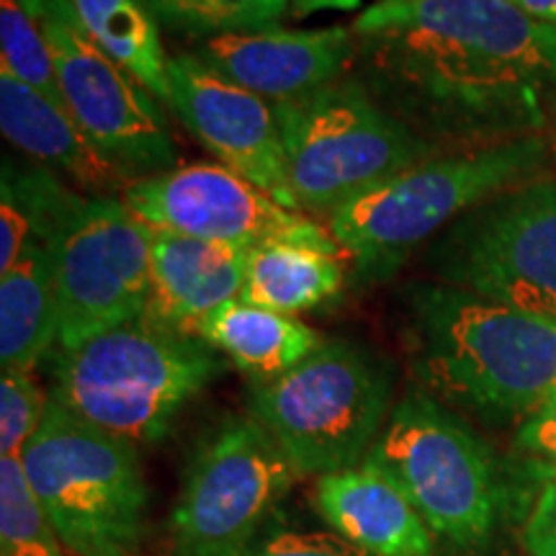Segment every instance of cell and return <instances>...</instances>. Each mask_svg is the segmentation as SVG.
<instances>
[{"instance_id":"3","label":"cell","mask_w":556,"mask_h":556,"mask_svg":"<svg viewBox=\"0 0 556 556\" xmlns=\"http://www.w3.org/2000/svg\"><path fill=\"white\" fill-rule=\"evenodd\" d=\"M52 400L131 446L155 443L222 374L206 340L137 319L54 351Z\"/></svg>"},{"instance_id":"20","label":"cell","mask_w":556,"mask_h":556,"mask_svg":"<svg viewBox=\"0 0 556 556\" xmlns=\"http://www.w3.org/2000/svg\"><path fill=\"white\" fill-rule=\"evenodd\" d=\"M58 345V291L52 250L34 240L16 266L0 274V364L31 371Z\"/></svg>"},{"instance_id":"15","label":"cell","mask_w":556,"mask_h":556,"mask_svg":"<svg viewBox=\"0 0 556 556\" xmlns=\"http://www.w3.org/2000/svg\"><path fill=\"white\" fill-rule=\"evenodd\" d=\"M193 58L235 86L283 103L302 99L328 83L343 78L356 60L351 26L289 31L270 29L227 34L201 41Z\"/></svg>"},{"instance_id":"25","label":"cell","mask_w":556,"mask_h":556,"mask_svg":"<svg viewBox=\"0 0 556 556\" xmlns=\"http://www.w3.org/2000/svg\"><path fill=\"white\" fill-rule=\"evenodd\" d=\"M513 507H531L546 484L556 482V387L552 394L520 420L507 456Z\"/></svg>"},{"instance_id":"23","label":"cell","mask_w":556,"mask_h":556,"mask_svg":"<svg viewBox=\"0 0 556 556\" xmlns=\"http://www.w3.org/2000/svg\"><path fill=\"white\" fill-rule=\"evenodd\" d=\"M173 37L201 41L278 26L291 0H144Z\"/></svg>"},{"instance_id":"11","label":"cell","mask_w":556,"mask_h":556,"mask_svg":"<svg viewBox=\"0 0 556 556\" xmlns=\"http://www.w3.org/2000/svg\"><path fill=\"white\" fill-rule=\"evenodd\" d=\"M296 471L253 417H229L189 464L170 513L178 556H242Z\"/></svg>"},{"instance_id":"26","label":"cell","mask_w":556,"mask_h":556,"mask_svg":"<svg viewBox=\"0 0 556 556\" xmlns=\"http://www.w3.org/2000/svg\"><path fill=\"white\" fill-rule=\"evenodd\" d=\"M0 52H3V67H0L3 73L39 90L45 99L65 106L50 41L18 0H0Z\"/></svg>"},{"instance_id":"4","label":"cell","mask_w":556,"mask_h":556,"mask_svg":"<svg viewBox=\"0 0 556 556\" xmlns=\"http://www.w3.org/2000/svg\"><path fill=\"white\" fill-rule=\"evenodd\" d=\"M546 157L541 137L433 155L338 208L328 229L340 250L356 258L358 274L384 276L451 222L536 178Z\"/></svg>"},{"instance_id":"2","label":"cell","mask_w":556,"mask_h":556,"mask_svg":"<svg viewBox=\"0 0 556 556\" xmlns=\"http://www.w3.org/2000/svg\"><path fill=\"white\" fill-rule=\"evenodd\" d=\"M407 348L422 392L479 420H526L556 387V325L448 283H409Z\"/></svg>"},{"instance_id":"6","label":"cell","mask_w":556,"mask_h":556,"mask_svg":"<svg viewBox=\"0 0 556 556\" xmlns=\"http://www.w3.org/2000/svg\"><path fill=\"white\" fill-rule=\"evenodd\" d=\"M26 479L73 556H139L150 492L137 446L80 420L50 397L21 454Z\"/></svg>"},{"instance_id":"19","label":"cell","mask_w":556,"mask_h":556,"mask_svg":"<svg viewBox=\"0 0 556 556\" xmlns=\"http://www.w3.org/2000/svg\"><path fill=\"white\" fill-rule=\"evenodd\" d=\"M199 338L225 353L255 384L283 377L323 343L317 332L296 317L255 307L242 299L214 312L201 325Z\"/></svg>"},{"instance_id":"5","label":"cell","mask_w":556,"mask_h":556,"mask_svg":"<svg viewBox=\"0 0 556 556\" xmlns=\"http://www.w3.org/2000/svg\"><path fill=\"white\" fill-rule=\"evenodd\" d=\"M364 464L384 471L430 531L458 548L484 546L513 507L507 462L422 389L407 392L389 413Z\"/></svg>"},{"instance_id":"9","label":"cell","mask_w":556,"mask_h":556,"mask_svg":"<svg viewBox=\"0 0 556 556\" xmlns=\"http://www.w3.org/2000/svg\"><path fill=\"white\" fill-rule=\"evenodd\" d=\"M426 261L448 287L556 325V180L533 178L486 199Z\"/></svg>"},{"instance_id":"17","label":"cell","mask_w":556,"mask_h":556,"mask_svg":"<svg viewBox=\"0 0 556 556\" xmlns=\"http://www.w3.org/2000/svg\"><path fill=\"white\" fill-rule=\"evenodd\" d=\"M319 518L368 556H435V533L405 492L371 464L317 479Z\"/></svg>"},{"instance_id":"28","label":"cell","mask_w":556,"mask_h":556,"mask_svg":"<svg viewBox=\"0 0 556 556\" xmlns=\"http://www.w3.org/2000/svg\"><path fill=\"white\" fill-rule=\"evenodd\" d=\"M242 556H368L336 531L274 526Z\"/></svg>"},{"instance_id":"29","label":"cell","mask_w":556,"mask_h":556,"mask_svg":"<svg viewBox=\"0 0 556 556\" xmlns=\"http://www.w3.org/2000/svg\"><path fill=\"white\" fill-rule=\"evenodd\" d=\"M526 556H556V482L533 497L523 520Z\"/></svg>"},{"instance_id":"14","label":"cell","mask_w":556,"mask_h":556,"mask_svg":"<svg viewBox=\"0 0 556 556\" xmlns=\"http://www.w3.org/2000/svg\"><path fill=\"white\" fill-rule=\"evenodd\" d=\"M170 88L178 119L204 148L291 212H302L289 180L287 150L276 109L266 99L235 86L191 52L170 58Z\"/></svg>"},{"instance_id":"30","label":"cell","mask_w":556,"mask_h":556,"mask_svg":"<svg viewBox=\"0 0 556 556\" xmlns=\"http://www.w3.org/2000/svg\"><path fill=\"white\" fill-rule=\"evenodd\" d=\"M361 0H291L294 16H309L317 11H356Z\"/></svg>"},{"instance_id":"18","label":"cell","mask_w":556,"mask_h":556,"mask_svg":"<svg viewBox=\"0 0 556 556\" xmlns=\"http://www.w3.org/2000/svg\"><path fill=\"white\" fill-rule=\"evenodd\" d=\"M0 127L11 144L65 173L93 197L127 193L135 180L90 142L67 106H60L0 70Z\"/></svg>"},{"instance_id":"13","label":"cell","mask_w":556,"mask_h":556,"mask_svg":"<svg viewBox=\"0 0 556 556\" xmlns=\"http://www.w3.org/2000/svg\"><path fill=\"white\" fill-rule=\"evenodd\" d=\"M124 204L157 232L245 250L283 242L340 255L330 229L281 206L225 165H178L176 170L139 178L124 193Z\"/></svg>"},{"instance_id":"1","label":"cell","mask_w":556,"mask_h":556,"mask_svg":"<svg viewBox=\"0 0 556 556\" xmlns=\"http://www.w3.org/2000/svg\"><path fill=\"white\" fill-rule=\"evenodd\" d=\"M353 75L433 150L536 137L556 111V26L510 0H377Z\"/></svg>"},{"instance_id":"32","label":"cell","mask_w":556,"mask_h":556,"mask_svg":"<svg viewBox=\"0 0 556 556\" xmlns=\"http://www.w3.org/2000/svg\"><path fill=\"white\" fill-rule=\"evenodd\" d=\"M18 3L24 5V11L29 13L37 24H41V21L50 18L52 13L58 11L62 3H65V0H18Z\"/></svg>"},{"instance_id":"22","label":"cell","mask_w":556,"mask_h":556,"mask_svg":"<svg viewBox=\"0 0 556 556\" xmlns=\"http://www.w3.org/2000/svg\"><path fill=\"white\" fill-rule=\"evenodd\" d=\"M340 255L299 245H261L248 255V278L240 299L255 307L299 315L330 302L343 289Z\"/></svg>"},{"instance_id":"8","label":"cell","mask_w":556,"mask_h":556,"mask_svg":"<svg viewBox=\"0 0 556 556\" xmlns=\"http://www.w3.org/2000/svg\"><path fill=\"white\" fill-rule=\"evenodd\" d=\"M274 109L291 189L309 214L332 217L438 152L389 114L353 73Z\"/></svg>"},{"instance_id":"12","label":"cell","mask_w":556,"mask_h":556,"mask_svg":"<svg viewBox=\"0 0 556 556\" xmlns=\"http://www.w3.org/2000/svg\"><path fill=\"white\" fill-rule=\"evenodd\" d=\"M58 65L60 90L90 142L131 180L178 168V148L157 99L83 31L73 3L41 21Z\"/></svg>"},{"instance_id":"24","label":"cell","mask_w":556,"mask_h":556,"mask_svg":"<svg viewBox=\"0 0 556 556\" xmlns=\"http://www.w3.org/2000/svg\"><path fill=\"white\" fill-rule=\"evenodd\" d=\"M0 556H65L58 528L26 479L21 456H0Z\"/></svg>"},{"instance_id":"31","label":"cell","mask_w":556,"mask_h":556,"mask_svg":"<svg viewBox=\"0 0 556 556\" xmlns=\"http://www.w3.org/2000/svg\"><path fill=\"white\" fill-rule=\"evenodd\" d=\"M510 3H516L528 16L556 26V0H510Z\"/></svg>"},{"instance_id":"27","label":"cell","mask_w":556,"mask_h":556,"mask_svg":"<svg viewBox=\"0 0 556 556\" xmlns=\"http://www.w3.org/2000/svg\"><path fill=\"white\" fill-rule=\"evenodd\" d=\"M50 400L31 371H3L0 379V456H21L37 435Z\"/></svg>"},{"instance_id":"33","label":"cell","mask_w":556,"mask_h":556,"mask_svg":"<svg viewBox=\"0 0 556 556\" xmlns=\"http://www.w3.org/2000/svg\"><path fill=\"white\" fill-rule=\"evenodd\" d=\"M139 556H144V554H139Z\"/></svg>"},{"instance_id":"10","label":"cell","mask_w":556,"mask_h":556,"mask_svg":"<svg viewBox=\"0 0 556 556\" xmlns=\"http://www.w3.org/2000/svg\"><path fill=\"white\" fill-rule=\"evenodd\" d=\"M152 238L131 208L111 197L75 193L45 242L54 261L58 345L67 351L144 317L150 302Z\"/></svg>"},{"instance_id":"21","label":"cell","mask_w":556,"mask_h":556,"mask_svg":"<svg viewBox=\"0 0 556 556\" xmlns=\"http://www.w3.org/2000/svg\"><path fill=\"white\" fill-rule=\"evenodd\" d=\"M83 31L103 54L142 83L157 101L173 103L170 58L160 24L144 0H70Z\"/></svg>"},{"instance_id":"16","label":"cell","mask_w":556,"mask_h":556,"mask_svg":"<svg viewBox=\"0 0 556 556\" xmlns=\"http://www.w3.org/2000/svg\"><path fill=\"white\" fill-rule=\"evenodd\" d=\"M250 250L157 232L152 238L148 323L197 336L201 325L225 304L240 299L248 278Z\"/></svg>"},{"instance_id":"7","label":"cell","mask_w":556,"mask_h":556,"mask_svg":"<svg viewBox=\"0 0 556 556\" xmlns=\"http://www.w3.org/2000/svg\"><path fill=\"white\" fill-rule=\"evenodd\" d=\"M392 368L364 345L319 343L302 364L253 384L250 417L268 430L296 475L361 467L389 420Z\"/></svg>"}]
</instances>
